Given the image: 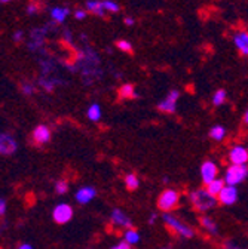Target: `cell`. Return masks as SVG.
<instances>
[{
    "label": "cell",
    "instance_id": "6da1fadb",
    "mask_svg": "<svg viewBox=\"0 0 248 249\" xmlns=\"http://www.w3.org/2000/svg\"><path fill=\"white\" fill-rule=\"evenodd\" d=\"M162 221L164 224L167 226L168 230H171L174 234L183 237V239H192L195 237V230L189 226V224H186L184 221H181L178 216L170 213V212H165L162 215Z\"/></svg>",
    "mask_w": 248,
    "mask_h": 249
},
{
    "label": "cell",
    "instance_id": "7a4b0ae2",
    "mask_svg": "<svg viewBox=\"0 0 248 249\" xmlns=\"http://www.w3.org/2000/svg\"><path fill=\"white\" fill-rule=\"evenodd\" d=\"M189 199H191L192 206L198 212H208V211L214 209L217 206V203H219V199L212 195H210L207 192V189H199V190L191 192Z\"/></svg>",
    "mask_w": 248,
    "mask_h": 249
},
{
    "label": "cell",
    "instance_id": "3957f363",
    "mask_svg": "<svg viewBox=\"0 0 248 249\" xmlns=\"http://www.w3.org/2000/svg\"><path fill=\"white\" fill-rule=\"evenodd\" d=\"M248 178V166L247 165H229L225 172V182L228 185L238 187Z\"/></svg>",
    "mask_w": 248,
    "mask_h": 249
},
{
    "label": "cell",
    "instance_id": "277c9868",
    "mask_svg": "<svg viewBox=\"0 0 248 249\" xmlns=\"http://www.w3.org/2000/svg\"><path fill=\"white\" fill-rule=\"evenodd\" d=\"M180 203V193L174 189H167L164 190L159 197H158V208L159 211L165 212H171L172 209H175Z\"/></svg>",
    "mask_w": 248,
    "mask_h": 249
},
{
    "label": "cell",
    "instance_id": "5b68a950",
    "mask_svg": "<svg viewBox=\"0 0 248 249\" xmlns=\"http://www.w3.org/2000/svg\"><path fill=\"white\" fill-rule=\"evenodd\" d=\"M52 218L57 224H67L73 218V208L69 203H59L52 211Z\"/></svg>",
    "mask_w": 248,
    "mask_h": 249
},
{
    "label": "cell",
    "instance_id": "8992f818",
    "mask_svg": "<svg viewBox=\"0 0 248 249\" xmlns=\"http://www.w3.org/2000/svg\"><path fill=\"white\" fill-rule=\"evenodd\" d=\"M199 174H201V181L207 185L211 181L219 178V165L214 160H204L201 163Z\"/></svg>",
    "mask_w": 248,
    "mask_h": 249
},
{
    "label": "cell",
    "instance_id": "52a82bcc",
    "mask_svg": "<svg viewBox=\"0 0 248 249\" xmlns=\"http://www.w3.org/2000/svg\"><path fill=\"white\" fill-rule=\"evenodd\" d=\"M228 159H229L230 165H247L248 163V148L241 144L233 145L228 153Z\"/></svg>",
    "mask_w": 248,
    "mask_h": 249
},
{
    "label": "cell",
    "instance_id": "ba28073f",
    "mask_svg": "<svg viewBox=\"0 0 248 249\" xmlns=\"http://www.w3.org/2000/svg\"><path fill=\"white\" fill-rule=\"evenodd\" d=\"M110 221L113 226L116 227H122V229H131L133 227V220L128 216V213L120 209V208H114L112 212H110Z\"/></svg>",
    "mask_w": 248,
    "mask_h": 249
},
{
    "label": "cell",
    "instance_id": "9c48e42d",
    "mask_svg": "<svg viewBox=\"0 0 248 249\" xmlns=\"http://www.w3.org/2000/svg\"><path fill=\"white\" fill-rule=\"evenodd\" d=\"M178 98H180V92H178L177 89L170 90V92H168V95H167L162 101H159V104H158L159 111H162V113H170V114H171V113H175Z\"/></svg>",
    "mask_w": 248,
    "mask_h": 249
},
{
    "label": "cell",
    "instance_id": "30bf717a",
    "mask_svg": "<svg viewBox=\"0 0 248 249\" xmlns=\"http://www.w3.org/2000/svg\"><path fill=\"white\" fill-rule=\"evenodd\" d=\"M219 199V203L225 205V206H232L238 202L239 199V192H238V187L235 185H225V189L220 192V195L217 196Z\"/></svg>",
    "mask_w": 248,
    "mask_h": 249
},
{
    "label": "cell",
    "instance_id": "8fae6325",
    "mask_svg": "<svg viewBox=\"0 0 248 249\" xmlns=\"http://www.w3.org/2000/svg\"><path fill=\"white\" fill-rule=\"evenodd\" d=\"M49 31V27H39V28H35L32 31V36H30V42H28V48L32 51H36L39 48L43 46L45 43V36L48 35Z\"/></svg>",
    "mask_w": 248,
    "mask_h": 249
},
{
    "label": "cell",
    "instance_id": "7c38bea8",
    "mask_svg": "<svg viewBox=\"0 0 248 249\" xmlns=\"http://www.w3.org/2000/svg\"><path fill=\"white\" fill-rule=\"evenodd\" d=\"M18 150L17 140L9 134H0V154L11 156Z\"/></svg>",
    "mask_w": 248,
    "mask_h": 249
},
{
    "label": "cell",
    "instance_id": "4fadbf2b",
    "mask_svg": "<svg viewBox=\"0 0 248 249\" xmlns=\"http://www.w3.org/2000/svg\"><path fill=\"white\" fill-rule=\"evenodd\" d=\"M95 196H97V190L92 185H83L75 193V199L79 205H88Z\"/></svg>",
    "mask_w": 248,
    "mask_h": 249
},
{
    "label": "cell",
    "instance_id": "5bb4252c",
    "mask_svg": "<svg viewBox=\"0 0 248 249\" xmlns=\"http://www.w3.org/2000/svg\"><path fill=\"white\" fill-rule=\"evenodd\" d=\"M51 129L46 124H38L33 131V141L39 145H43V144H48L51 141Z\"/></svg>",
    "mask_w": 248,
    "mask_h": 249
},
{
    "label": "cell",
    "instance_id": "9a60e30c",
    "mask_svg": "<svg viewBox=\"0 0 248 249\" xmlns=\"http://www.w3.org/2000/svg\"><path fill=\"white\" fill-rule=\"evenodd\" d=\"M233 43L241 55L248 56V33L247 31H236L233 35Z\"/></svg>",
    "mask_w": 248,
    "mask_h": 249
},
{
    "label": "cell",
    "instance_id": "2e32d148",
    "mask_svg": "<svg viewBox=\"0 0 248 249\" xmlns=\"http://www.w3.org/2000/svg\"><path fill=\"white\" fill-rule=\"evenodd\" d=\"M201 226H202V229L208 233V234H211V236H217L219 234V224H217L211 216H208V215H202L201 216Z\"/></svg>",
    "mask_w": 248,
    "mask_h": 249
},
{
    "label": "cell",
    "instance_id": "e0dca14e",
    "mask_svg": "<svg viewBox=\"0 0 248 249\" xmlns=\"http://www.w3.org/2000/svg\"><path fill=\"white\" fill-rule=\"evenodd\" d=\"M85 8L88 12H92L98 17H104L106 15V9L103 6V0H86Z\"/></svg>",
    "mask_w": 248,
    "mask_h": 249
},
{
    "label": "cell",
    "instance_id": "ac0fdd59",
    "mask_svg": "<svg viewBox=\"0 0 248 249\" xmlns=\"http://www.w3.org/2000/svg\"><path fill=\"white\" fill-rule=\"evenodd\" d=\"M117 95L123 100H128V98H137V90L135 86L133 83H123L119 90H117Z\"/></svg>",
    "mask_w": 248,
    "mask_h": 249
},
{
    "label": "cell",
    "instance_id": "d6986e66",
    "mask_svg": "<svg viewBox=\"0 0 248 249\" xmlns=\"http://www.w3.org/2000/svg\"><path fill=\"white\" fill-rule=\"evenodd\" d=\"M208 135H210L211 140H214V141H217V142H220V141H223V140L226 138L228 129L223 126V124H214V126L210 129Z\"/></svg>",
    "mask_w": 248,
    "mask_h": 249
},
{
    "label": "cell",
    "instance_id": "ffe728a7",
    "mask_svg": "<svg viewBox=\"0 0 248 249\" xmlns=\"http://www.w3.org/2000/svg\"><path fill=\"white\" fill-rule=\"evenodd\" d=\"M225 185H226L225 179L217 178V179L211 181L210 184H207V185H205V189H207V192H208L210 195H212V196H215V197H217V196L220 195V192L225 189Z\"/></svg>",
    "mask_w": 248,
    "mask_h": 249
},
{
    "label": "cell",
    "instance_id": "44dd1931",
    "mask_svg": "<svg viewBox=\"0 0 248 249\" xmlns=\"http://www.w3.org/2000/svg\"><path fill=\"white\" fill-rule=\"evenodd\" d=\"M69 14H70V9L69 8H61V6H58V8H52L51 9V18L54 19L55 24L64 22L66 18L69 17Z\"/></svg>",
    "mask_w": 248,
    "mask_h": 249
},
{
    "label": "cell",
    "instance_id": "7402d4cb",
    "mask_svg": "<svg viewBox=\"0 0 248 249\" xmlns=\"http://www.w3.org/2000/svg\"><path fill=\"white\" fill-rule=\"evenodd\" d=\"M123 240L125 242H128L131 246L133 245H137V243H140V240H141V236H140V233L135 230V229H127L125 230V233H123Z\"/></svg>",
    "mask_w": 248,
    "mask_h": 249
},
{
    "label": "cell",
    "instance_id": "603a6c76",
    "mask_svg": "<svg viewBox=\"0 0 248 249\" xmlns=\"http://www.w3.org/2000/svg\"><path fill=\"white\" fill-rule=\"evenodd\" d=\"M86 116H88V119H89L91 122H98V120L101 119V116H103L100 104H97V103L91 104L89 108H88V111H86Z\"/></svg>",
    "mask_w": 248,
    "mask_h": 249
},
{
    "label": "cell",
    "instance_id": "cb8c5ba5",
    "mask_svg": "<svg viewBox=\"0 0 248 249\" xmlns=\"http://www.w3.org/2000/svg\"><path fill=\"white\" fill-rule=\"evenodd\" d=\"M123 181H125V187L130 192H135L140 187V179L135 174H127L125 178H123Z\"/></svg>",
    "mask_w": 248,
    "mask_h": 249
},
{
    "label": "cell",
    "instance_id": "d4e9b609",
    "mask_svg": "<svg viewBox=\"0 0 248 249\" xmlns=\"http://www.w3.org/2000/svg\"><path fill=\"white\" fill-rule=\"evenodd\" d=\"M226 98H228V92H226L225 89H217V90L214 92L212 98H211V103H212L214 107H220V106L225 104Z\"/></svg>",
    "mask_w": 248,
    "mask_h": 249
},
{
    "label": "cell",
    "instance_id": "484cf974",
    "mask_svg": "<svg viewBox=\"0 0 248 249\" xmlns=\"http://www.w3.org/2000/svg\"><path fill=\"white\" fill-rule=\"evenodd\" d=\"M39 82H40V86L46 89L48 92H52L55 86L58 85V79H51V77H40Z\"/></svg>",
    "mask_w": 248,
    "mask_h": 249
},
{
    "label": "cell",
    "instance_id": "4316f807",
    "mask_svg": "<svg viewBox=\"0 0 248 249\" xmlns=\"http://www.w3.org/2000/svg\"><path fill=\"white\" fill-rule=\"evenodd\" d=\"M69 192V182L66 179H58L55 182V193L58 195H66Z\"/></svg>",
    "mask_w": 248,
    "mask_h": 249
},
{
    "label": "cell",
    "instance_id": "83f0119b",
    "mask_svg": "<svg viewBox=\"0 0 248 249\" xmlns=\"http://www.w3.org/2000/svg\"><path fill=\"white\" fill-rule=\"evenodd\" d=\"M103 6H104L106 12L114 14V12H119L120 11V6L116 2H113V0H103Z\"/></svg>",
    "mask_w": 248,
    "mask_h": 249
},
{
    "label": "cell",
    "instance_id": "f1b7e54d",
    "mask_svg": "<svg viewBox=\"0 0 248 249\" xmlns=\"http://www.w3.org/2000/svg\"><path fill=\"white\" fill-rule=\"evenodd\" d=\"M116 48L122 52H133V43L125 40V39H122V40H117L116 42Z\"/></svg>",
    "mask_w": 248,
    "mask_h": 249
},
{
    "label": "cell",
    "instance_id": "f546056e",
    "mask_svg": "<svg viewBox=\"0 0 248 249\" xmlns=\"http://www.w3.org/2000/svg\"><path fill=\"white\" fill-rule=\"evenodd\" d=\"M40 67H42V71L43 74H49L51 71H54V62L51 59H42L40 61Z\"/></svg>",
    "mask_w": 248,
    "mask_h": 249
},
{
    "label": "cell",
    "instance_id": "4dcf8cb0",
    "mask_svg": "<svg viewBox=\"0 0 248 249\" xmlns=\"http://www.w3.org/2000/svg\"><path fill=\"white\" fill-rule=\"evenodd\" d=\"M21 89H22V92L25 93V95H32V93L35 92V86L30 85V83H22Z\"/></svg>",
    "mask_w": 248,
    "mask_h": 249
},
{
    "label": "cell",
    "instance_id": "1f68e13d",
    "mask_svg": "<svg viewBox=\"0 0 248 249\" xmlns=\"http://www.w3.org/2000/svg\"><path fill=\"white\" fill-rule=\"evenodd\" d=\"M110 249H131V245L128 242H125V240H120L116 245H113Z\"/></svg>",
    "mask_w": 248,
    "mask_h": 249
},
{
    "label": "cell",
    "instance_id": "d6a6232c",
    "mask_svg": "<svg viewBox=\"0 0 248 249\" xmlns=\"http://www.w3.org/2000/svg\"><path fill=\"white\" fill-rule=\"evenodd\" d=\"M6 213V200L0 197V216H3Z\"/></svg>",
    "mask_w": 248,
    "mask_h": 249
},
{
    "label": "cell",
    "instance_id": "836d02e7",
    "mask_svg": "<svg viewBox=\"0 0 248 249\" xmlns=\"http://www.w3.org/2000/svg\"><path fill=\"white\" fill-rule=\"evenodd\" d=\"M75 18H76V19H85V18H86V11L77 9V11L75 12Z\"/></svg>",
    "mask_w": 248,
    "mask_h": 249
},
{
    "label": "cell",
    "instance_id": "e575fe53",
    "mask_svg": "<svg viewBox=\"0 0 248 249\" xmlns=\"http://www.w3.org/2000/svg\"><path fill=\"white\" fill-rule=\"evenodd\" d=\"M225 249H244V248L236 245V243H233V242H226L225 243Z\"/></svg>",
    "mask_w": 248,
    "mask_h": 249
},
{
    "label": "cell",
    "instance_id": "d590c367",
    "mask_svg": "<svg viewBox=\"0 0 248 249\" xmlns=\"http://www.w3.org/2000/svg\"><path fill=\"white\" fill-rule=\"evenodd\" d=\"M27 12H28V14H36V12H38V5L30 3L28 8H27Z\"/></svg>",
    "mask_w": 248,
    "mask_h": 249
},
{
    "label": "cell",
    "instance_id": "8d00e7d4",
    "mask_svg": "<svg viewBox=\"0 0 248 249\" xmlns=\"http://www.w3.org/2000/svg\"><path fill=\"white\" fill-rule=\"evenodd\" d=\"M156 220H158V215H156V213H152V215L149 216V220H147L149 226H153L154 223H156Z\"/></svg>",
    "mask_w": 248,
    "mask_h": 249
},
{
    "label": "cell",
    "instance_id": "74e56055",
    "mask_svg": "<svg viewBox=\"0 0 248 249\" xmlns=\"http://www.w3.org/2000/svg\"><path fill=\"white\" fill-rule=\"evenodd\" d=\"M123 22H125L127 25H134L135 24V19L133 17H125V19H123Z\"/></svg>",
    "mask_w": 248,
    "mask_h": 249
},
{
    "label": "cell",
    "instance_id": "f35d334b",
    "mask_svg": "<svg viewBox=\"0 0 248 249\" xmlns=\"http://www.w3.org/2000/svg\"><path fill=\"white\" fill-rule=\"evenodd\" d=\"M22 31H17V33H15V36H14V39H15V42H21L22 40Z\"/></svg>",
    "mask_w": 248,
    "mask_h": 249
},
{
    "label": "cell",
    "instance_id": "ab89813d",
    "mask_svg": "<svg viewBox=\"0 0 248 249\" xmlns=\"http://www.w3.org/2000/svg\"><path fill=\"white\" fill-rule=\"evenodd\" d=\"M18 249H35L32 245H30V243H21L19 246H18Z\"/></svg>",
    "mask_w": 248,
    "mask_h": 249
},
{
    "label": "cell",
    "instance_id": "60d3db41",
    "mask_svg": "<svg viewBox=\"0 0 248 249\" xmlns=\"http://www.w3.org/2000/svg\"><path fill=\"white\" fill-rule=\"evenodd\" d=\"M242 119H244V123H245V124H248V110H245V113H244V117H242Z\"/></svg>",
    "mask_w": 248,
    "mask_h": 249
},
{
    "label": "cell",
    "instance_id": "b9f144b4",
    "mask_svg": "<svg viewBox=\"0 0 248 249\" xmlns=\"http://www.w3.org/2000/svg\"><path fill=\"white\" fill-rule=\"evenodd\" d=\"M0 2H3V3H6V2H11V0H0Z\"/></svg>",
    "mask_w": 248,
    "mask_h": 249
},
{
    "label": "cell",
    "instance_id": "7bdbcfd3",
    "mask_svg": "<svg viewBox=\"0 0 248 249\" xmlns=\"http://www.w3.org/2000/svg\"><path fill=\"white\" fill-rule=\"evenodd\" d=\"M161 249H170L168 246H164V248H161Z\"/></svg>",
    "mask_w": 248,
    "mask_h": 249
}]
</instances>
